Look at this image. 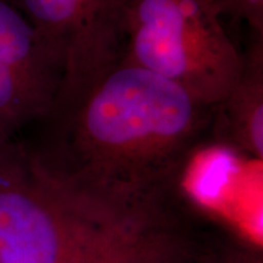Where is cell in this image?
Segmentation results:
<instances>
[{"instance_id": "6da1fadb", "label": "cell", "mask_w": 263, "mask_h": 263, "mask_svg": "<svg viewBox=\"0 0 263 263\" xmlns=\"http://www.w3.org/2000/svg\"><path fill=\"white\" fill-rule=\"evenodd\" d=\"M213 106L161 76L121 62L28 141L61 192L98 211L150 218L174 211L173 184L210 138Z\"/></svg>"}, {"instance_id": "7a4b0ae2", "label": "cell", "mask_w": 263, "mask_h": 263, "mask_svg": "<svg viewBox=\"0 0 263 263\" xmlns=\"http://www.w3.org/2000/svg\"><path fill=\"white\" fill-rule=\"evenodd\" d=\"M122 61L215 106L238 77L241 51L207 0H129Z\"/></svg>"}, {"instance_id": "3957f363", "label": "cell", "mask_w": 263, "mask_h": 263, "mask_svg": "<svg viewBox=\"0 0 263 263\" xmlns=\"http://www.w3.org/2000/svg\"><path fill=\"white\" fill-rule=\"evenodd\" d=\"M29 22L61 70L50 115L74 106L123 60L129 0H6Z\"/></svg>"}, {"instance_id": "277c9868", "label": "cell", "mask_w": 263, "mask_h": 263, "mask_svg": "<svg viewBox=\"0 0 263 263\" xmlns=\"http://www.w3.org/2000/svg\"><path fill=\"white\" fill-rule=\"evenodd\" d=\"M61 70L29 22L0 0V141L12 139L50 114Z\"/></svg>"}, {"instance_id": "8992f818", "label": "cell", "mask_w": 263, "mask_h": 263, "mask_svg": "<svg viewBox=\"0 0 263 263\" xmlns=\"http://www.w3.org/2000/svg\"><path fill=\"white\" fill-rule=\"evenodd\" d=\"M222 20L248 26L250 33L263 34V0H207Z\"/></svg>"}, {"instance_id": "5b68a950", "label": "cell", "mask_w": 263, "mask_h": 263, "mask_svg": "<svg viewBox=\"0 0 263 263\" xmlns=\"http://www.w3.org/2000/svg\"><path fill=\"white\" fill-rule=\"evenodd\" d=\"M210 137L244 155L263 157V34L250 33L234 84L213 106Z\"/></svg>"}]
</instances>
